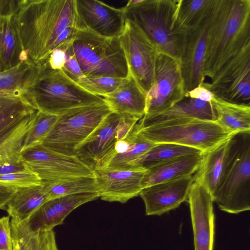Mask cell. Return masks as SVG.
<instances>
[{"label": "cell", "mask_w": 250, "mask_h": 250, "mask_svg": "<svg viewBox=\"0 0 250 250\" xmlns=\"http://www.w3.org/2000/svg\"><path fill=\"white\" fill-rule=\"evenodd\" d=\"M25 61L38 66L77 31L75 0H22L14 16Z\"/></svg>", "instance_id": "6da1fadb"}, {"label": "cell", "mask_w": 250, "mask_h": 250, "mask_svg": "<svg viewBox=\"0 0 250 250\" xmlns=\"http://www.w3.org/2000/svg\"><path fill=\"white\" fill-rule=\"evenodd\" d=\"M250 43V0H215L204 65L211 80Z\"/></svg>", "instance_id": "7a4b0ae2"}, {"label": "cell", "mask_w": 250, "mask_h": 250, "mask_svg": "<svg viewBox=\"0 0 250 250\" xmlns=\"http://www.w3.org/2000/svg\"><path fill=\"white\" fill-rule=\"evenodd\" d=\"M22 96L37 110L56 116L104 102L103 97L86 91L62 69L50 67L46 61L37 66L34 77Z\"/></svg>", "instance_id": "3957f363"}, {"label": "cell", "mask_w": 250, "mask_h": 250, "mask_svg": "<svg viewBox=\"0 0 250 250\" xmlns=\"http://www.w3.org/2000/svg\"><path fill=\"white\" fill-rule=\"evenodd\" d=\"M182 0H130L123 7L125 18L137 25L160 52L181 60L187 36L176 21Z\"/></svg>", "instance_id": "277c9868"}, {"label": "cell", "mask_w": 250, "mask_h": 250, "mask_svg": "<svg viewBox=\"0 0 250 250\" xmlns=\"http://www.w3.org/2000/svg\"><path fill=\"white\" fill-rule=\"evenodd\" d=\"M69 47L84 76L123 79L129 76L119 38H104L77 29Z\"/></svg>", "instance_id": "5b68a950"}, {"label": "cell", "mask_w": 250, "mask_h": 250, "mask_svg": "<svg viewBox=\"0 0 250 250\" xmlns=\"http://www.w3.org/2000/svg\"><path fill=\"white\" fill-rule=\"evenodd\" d=\"M136 130L154 144H175L196 148L203 153L237 135L226 129L216 121L197 119L171 120L141 128L136 125Z\"/></svg>", "instance_id": "8992f818"}, {"label": "cell", "mask_w": 250, "mask_h": 250, "mask_svg": "<svg viewBox=\"0 0 250 250\" xmlns=\"http://www.w3.org/2000/svg\"><path fill=\"white\" fill-rule=\"evenodd\" d=\"M111 112L104 101L68 111L58 116L42 145L63 154L74 155L78 146Z\"/></svg>", "instance_id": "52a82bcc"}, {"label": "cell", "mask_w": 250, "mask_h": 250, "mask_svg": "<svg viewBox=\"0 0 250 250\" xmlns=\"http://www.w3.org/2000/svg\"><path fill=\"white\" fill-rule=\"evenodd\" d=\"M140 119L111 112L78 146L74 155L93 171L105 168L116 155L117 143L127 137Z\"/></svg>", "instance_id": "ba28073f"}, {"label": "cell", "mask_w": 250, "mask_h": 250, "mask_svg": "<svg viewBox=\"0 0 250 250\" xmlns=\"http://www.w3.org/2000/svg\"><path fill=\"white\" fill-rule=\"evenodd\" d=\"M250 133L236 144L222 182L212 197L220 209L238 214L250 209Z\"/></svg>", "instance_id": "9c48e42d"}, {"label": "cell", "mask_w": 250, "mask_h": 250, "mask_svg": "<svg viewBox=\"0 0 250 250\" xmlns=\"http://www.w3.org/2000/svg\"><path fill=\"white\" fill-rule=\"evenodd\" d=\"M185 86L181 60L160 52L154 81L146 94L145 115L165 111L185 98Z\"/></svg>", "instance_id": "30bf717a"}, {"label": "cell", "mask_w": 250, "mask_h": 250, "mask_svg": "<svg viewBox=\"0 0 250 250\" xmlns=\"http://www.w3.org/2000/svg\"><path fill=\"white\" fill-rule=\"evenodd\" d=\"M21 157L22 161L42 182L95 176L94 171L76 156L56 152L42 144L24 150Z\"/></svg>", "instance_id": "8fae6325"}, {"label": "cell", "mask_w": 250, "mask_h": 250, "mask_svg": "<svg viewBox=\"0 0 250 250\" xmlns=\"http://www.w3.org/2000/svg\"><path fill=\"white\" fill-rule=\"evenodd\" d=\"M119 39L129 75L146 94L153 83L155 64L160 51L137 25L126 19Z\"/></svg>", "instance_id": "7c38bea8"}, {"label": "cell", "mask_w": 250, "mask_h": 250, "mask_svg": "<svg viewBox=\"0 0 250 250\" xmlns=\"http://www.w3.org/2000/svg\"><path fill=\"white\" fill-rule=\"evenodd\" d=\"M202 84L217 98L250 105V43L230 59L210 83Z\"/></svg>", "instance_id": "4fadbf2b"}, {"label": "cell", "mask_w": 250, "mask_h": 250, "mask_svg": "<svg viewBox=\"0 0 250 250\" xmlns=\"http://www.w3.org/2000/svg\"><path fill=\"white\" fill-rule=\"evenodd\" d=\"M77 29L107 38H119L125 18L123 8H117L97 0H75Z\"/></svg>", "instance_id": "5bb4252c"}, {"label": "cell", "mask_w": 250, "mask_h": 250, "mask_svg": "<svg viewBox=\"0 0 250 250\" xmlns=\"http://www.w3.org/2000/svg\"><path fill=\"white\" fill-rule=\"evenodd\" d=\"M215 2V0H214L212 5L205 17L187 36L185 50L181 59L186 93L204 82V65L208 31Z\"/></svg>", "instance_id": "9a60e30c"}, {"label": "cell", "mask_w": 250, "mask_h": 250, "mask_svg": "<svg viewBox=\"0 0 250 250\" xmlns=\"http://www.w3.org/2000/svg\"><path fill=\"white\" fill-rule=\"evenodd\" d=\"M188 201L192 225L195 250H212L214 234L213 200L208 189L194 180Z\"/></svg>", "instance_id": "2e32d148"}, {"label": "cell", "mask_w": 250, "mask_h": 250, "mask_svg": "<svg viewBox=\"0 0 250 250\" xmlns=\"http://www.w3.org/2000/svg\"><path fill=\"white\" fill-rule=\"evenodd\" d=\"M145 171L137 169L94 170L99 197L110 202L126 203L139 195Z\"/></svg>", "instance_id": "e0dca14e"}, {"label": "cell", "mask_w": 250, "mask_h": 250, "mask_svg": "<svg viewBox=\"0 0 250 250\" xmlns=\"http://www.w3.org/2000/svg\"><path fill=\"white\" fill-rule=\"evenodd\" d=\"M194 180L192 175L142 189L139 195L144 202L146 215H161L178 208L188 200Z\"/></svg>", "instance_id": "ac0fdd59"}, {"label": "cell", "mask_w": 250, "mask_h": 250, "mask_svg": "<svg viewBox=\"0 0 250 250\" xmlns=\"http://www.w3.org/2000/svg\"><path fill=\"white\" fill-rule=\"evenodd\" d=\"M99 198L98 192L84 193L60 196L48 200L27 219L33 231L53 229L62 225L65 218L75 209Z\"/></svg>", "instance_id": "d6986e66"}, {"label": "cell", "mask_w": 250, "mask_h": 250, "mask_svg": "<svg viewBox=\"0 0 250 250\" xmlns=\"http://www.w3.org/2000/svg\"><path fill=\"white\" fill-rule=\"evenodd\" d=\"M236 135L229 137L212 149L203 153L201 163L194 174L195 180L208 189L212 198L223 179L236 142Z\"/></svg>", "instance_id": "ffe728a7"}, {"label": "cell", "mask_w": 250, "mask_h": 250, "mask_svg": "<svg viewBox=\"0 0 250 250\" xmlns=\"http://www.w3.org/2000/svg\"><path fill=\"white\" fill-rule=\"evenodd\" d=\"M184 119L216 121L217 114L212 102L185 98L165 111L144 115L136 125L139 128L145 127L168 121Z\"/></svg>", "instance_id": "44dd1931"}, {"label": "cell", "mask_w": 250, "mask_h": 250, "mask_svg": "<svg viewBox=\"0 0 250 250\" xmlns=\"http://www.w3.org/2000/svg\"><path fill=\"white\" fill-rule=\"evenodd\" d=\"M203 153L178 157L146 170L142 189L153 185L194 175L199 167Z\"/></svg>", "instance_id": "7402d4cb"}, {"label": "cell", "mask_w": 250, "mask_h": 250, "mask_svg": "<svg viewBox=\"0 0 250 250\" xmlns=\"http://www.w3.org/2000/svg\"><path fill=\"white\" fill-rule=\"evenodd\" d=\"M146 93L129 75L125 83L103 98L111 112L141 119L146 113Z\"/></svg>", "instance_id": "603a6c76"}, {"label": "cell", "mask_w": 250, "mask_h": 250, "mask_svg": "<svg viewBox=\"0 0 250 250\" xmlns=\"http://www.w3.org/2000/svg\"><path fill=\"white\" fill-rule=\"evenodd\" d=\"M37 111L18 118L0 131V165L22 162L24 141Z\"/></svg>", "instance_id": "cb8c5ba5"}, {"label": "cell", "mask_w": 250, "mask_h": 250, "mask_svg": "<svg viewBox=\"0 0 250 250\" xmlns=\"http://www.w3.org/2000/svg\"><path fill=\"white\" fill-rule=\"evenodd\" d=\"M25 61L14 16L0 17V72Z\"/></svg>", "instance_id": "d4e9b609"}, {"label": "cell", "mask_w": 250, "mask_h": 250, "mask_svg": "<svg viewBox=\"0 0 250 250\" xmlns=\"http://www.w3.org/2000/svg\"><path fill=\"white\" fill-rule=\"evenodd\" d=\"M48 200V194L42 184L17 188L6 205V210L12 219L21 222Z\"/></svg>", "instance_id": "484cf974"}, {"label": "cell", "mask_w": 250, "mask_h": 250, "mask_svg": "<svg viewBox=\"0 0 250 250\" xmlns=\"http://www.w3.org/2000/svg\"><path fill=\"white\" fill-rule=\"evenodd\" d=\"M217 114L216 122L237 134L250 133V105L229 103L215 97L211 102Z\"/></svg>", "instance_id": "4316f807"}, {"label": "cell", "mask_w": 250, "mask_h": 250, "mask_svg": "<svg viewBox=\"0 0 250 250\" xmlns=\"http://www.w3.org/2000/svg\"><path fill=\"white\" fill-rule=\"evenodd\" d=\"M202 153L203 152L196 148L175 144H155L146 153L129 164L125 169L146 170L178 157Z\"/></svg>", "instance_id": "83f0119b"}, {"label": "cell", "mask_w": 250, "mask_h": 250, "mask_svg": "<svg viewBox=\"0 0 250 250\" xmlns=\"http://www.w3.org/2000/svg\"><path fill=\"white\" fill-rule=\"evenodd\" d=\"M37 70V66L24 61L17 66L0 72V97L21 95Z\"/></svg>", "instance_id": "f1b7e54d"}, {"label": "cell", "mask_w": 250, "mask_h": 250, "mask_svg": "<svg viewBox=\"0 0 250 250\" xmlns=\"http://www.w3.org/2000/svg\"><path fill=\"white\" fill-rule=\"evenodd\" d=\"M11 226L26 250H58L53 229L33 231L28 227L27 219L19 223L11 219Z\"/></svg>", "instance_id": "f546056e"}, {"label": "cell", "mask_w": 250, "mask_h": 250, "mask_svg": "<svg viewBox=\"0 0 250 250\" xmlns=\"http://www.w3.org/2000/svg\"><path fill=\"white\" fill-rule=\"evenodd\" d=\"M214 0H182L175 28L180 34L187 36L205 17Z\"/></svg>", "instance_id": "4dcf8cb0"}, {"label": "cell", "mask_w": 250, "mask_h": 250, "mask_svg": "<svg viewBox=\"0 0 250 250\" xmlns=\"http://www.w3.org/2000/svg\"><path fill=\"white\" fill-rule=\"evenodd\" d=\"M42 184L48 194V200L65 195L98 192L95 176Z\"/></svg>", "instance_id": "1f68e13d"}, {"label": "cell", "mask_w": 250, "mask_h": 250, "mask_svg": "<svg viewBox=\"0 0 250 250\" xmlns=\"http://www.w3.org/2000/svg\"><path fill=\"white\" fill-rule=\"evenodd\" d=\"M129 139V145L125 151L116 154L104 168L125 169L129 164L146 153L155 144L138 134L136 130V125L130 133Z\"/></svg>", "instance_id": "d6a6232c"}, {"label": "cell", "mask_w": 250, "mask_h": 250, "mask_svg": "<svg viewBox=\"0 0 250 250\" xmlns=\"http://www.w3.org/2000/svg\"><path fill=\"white\" fill-rule=\"evenodd\" d=\"M36 111L21 95L0 97V131L18 118Z\"/></svg>", "instance_id": "836d02e7"}, {"label": "cell", "mask_w": 250, "mask_h": 250, "mask_svg": "<svg viewBox=\"0 0 250 250\" xmlns=\"http://www.w3.org/2000/svg\"><path fill=\"white\" fill-rule=\"evenodd\" d=\"M58 116L38 111L24 141L22 151L41 145L55 125Z\"/></svg>", "instance_id": "e575fe53"}, {"label": "cell", "mask_w": 250, "mask_h": 250, "mask_svg": "<svg viewBox=\"0 0 250 250\" xmlns=\"http://www.w3.org/2000/svg\"><path fill=\"white\" fill-rule=\"evenodd\" d=\"M128 77L123 79L110 77L84 76L77 83L89 93L103 97L116 90L127 81Z\"/></svg>", "instance_id": "d590c367"}, {"label": "cell", "mask_w": 250, "mask_h": 250, "mask_svg": "<svg viewBox=\"0 0 250 250\" xmlns=\"http://www.w3.org/2000/svg\"><path fill=\"white\" fill-rule=\"evenodd\" d=\"M42 182L30 169L0 175V183L14 188H25L40 185Z\"/></svg>", "instance_id": "8d00e7d4"}, {"label": "cell", "mask_w": 250, "mask_h": 250, "mask_svg": "<svg viewBox=\"0 0 250 250\" xmlns=\"http://www.w3.org/2000/svg\"><path fill=\"white\" fill-rule=\"evenodd\" d=\"M69 44L66 48V60L62 70L67 77L77 83L84 75L75 55L69 47Z\"/></svg>", "instance_id": "74e56055"}, {"label": "cell", "mask_w": 250, "mask_h": 250, "mask_svg": "<svg viewBox=\"0 0 250 250\" xmlns=\"http://www.w3.org/2000/svg\"><path fill=\"white\" fill-rule=\"evenodd\" d=\"M10 217H0V250H13Z\"/></svg>", "instance_id": "f35d334b"}, {"label": "cell", "mask_w": 250, "mask_h": 250, "mask_svg": "<svg viewBox=\"0 0 250 250\" xmlns=\"http://www.w3.org/2000/svg\"><path fill=\"white\" fill-rule=\"evenodd\" d=\"M67 45L57 48L51 53L46 61L52 68L62 69L66 60V48Z\"/></svg>", "instance_id": "ab89813d"}, {"label": "cell", "mask_w": 250, "mask_h": 250, "mask_svg": "<svg viewBox=\"0 0 250 250\" xmlns=\"http://www.w3.org/2000/svg\"><path fill=\"white\" fill-rule=\"evenodd\" d=\"M202 83L191 90L186 92L185 98L211 102L214 96L212 92L203 85Z\"/></svg>", "instance_id": "60d3db41"}, {"label": "cell", "mask_w": 250, "mask_h": 250, "mask_svg": "<svg viewBox=\"0 0 250 250\" xmlns=\"http://www.w3.org/2000/svg\"><path fill=\"white\" fill-rule=\"evenodd\" d=\"M21 2L22 0H0V17L15 16Z\"/></svg>", "instance_id": "b9f144b4"}, {"label": "cell", "mask_w": 250, "mask_h": 250, "mask_svg": "<svg viewBox=\"0 0 250 250\" xmlns=\"http://www.w3.org/2000/svg\"><path fill=\"white\" fill-rule=\"evenodd\" d=\"M29 169L22 161L17 163H5L0 165V175Z\"/></svg>", "instance_id": "7bdbcfd3"}, {"label": "cell", "mask_w": 250, "mask_h": 250, "mask_svg": "<svg viewBox=\"0 0 250 250\" xmlns=\"http://www.w3.org/2000/svg\"><path fill=\"white\" fill-rule=\"evenodd\" d=\"M16 188L0 183V209H6V206Z\"/></svg>", "instance_id": "ee69618b"}, {"label": "cell", "mask_w": 250, "mask_h": 250, "mask_svg": "<svg viewBox=\"0 0 250 250\" xmlns=\"http://www.w3.org/2000/svg\"><path fill=\"white\" fill-rule=\"evenodd\" d=\"M12 236L13 246V250H26L23 244L19 240L16 234L12 231Z\"/></svg>", "instance_id": "f6af8a7d"}]
</instances>
